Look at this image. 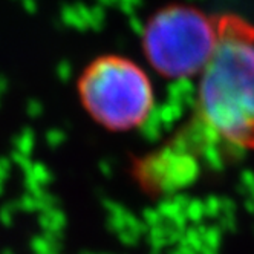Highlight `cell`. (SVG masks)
<instances>
[{"mask_svg":"<svg viewBox=\"0 0 254 254\" xmlns=\"http://www.w3.org/2000/svg\"><path fill=\"white\" fill-rule=\"evenodd\" d=\"M254 150V23L239 15L217 19V43L201 74L194 115L166 153L196 166Z\"/></svg>","mask_w":254,"mask_h":254,"instance_id":"6da1fadb","label":"cell"},{"mask_svg":"<svg viewBox=\"0 0 254 254\" xmlns=\"http://www.w3.org/2000/svg\"><path fill=\"white\" fill-rule=\"evenodd\" d=\"M78 97L94 121L112 132L132 130L153 109V87L135 62L106 56L90 63L78 78Z\"/></svg>","mask_w":254,"mask_h":254,"instance_id":"7a4b0ae2","label":"cell"},{"mask_svg":"<svg viewBox=\"0 0 254 254\" xmlns=\"http://www.w3.org/2000/svg\"><path fill=\"white\" fill-rule=\"evenodd\" d=\"M217 43V20L189 6L158 11L142 32V49L158 74L186 78L202 74Z\"/></svg>","mask_w":254,"mask_h":254,"instance_id":"3957f363","label":"cell"}]
</instances>
